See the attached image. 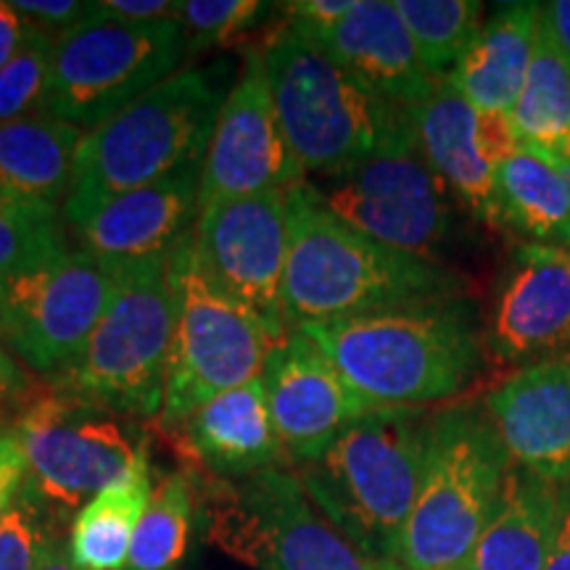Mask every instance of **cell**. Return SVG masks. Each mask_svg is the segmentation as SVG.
Segmentation results:
<instances>
[{"instance_id": "obj_7", "label": "cell", "mask_w": 570, "mask_h": 570, "mask_svg": "<svg viewBox=\"0 0 570 570\" xmlns=\"http://www.w3.org/2000/svg\"><path fill=\"white\" fill-rule=\"evenodd\" d=\"M512 460L487 407L449 404L428 428L423 481L394 562L404 570H454L487 529Z\"/></svg>"}, {"instance_id": "obj_6", "label": "cell", "mask_w": 570, "mask_h": 570, "mask_svg": "<svg viewBox=\"0 0 570 570\" xmlns=\"http://www.w3.org/2000/svg\"><path fill=\"white\" fill-rule=\"evenodd\" d=\"M198 487L204 537L254 570H396L370 558L317 508L294 468L273 465L240 479L185 470Z\"/></svg>"}, {"instance_id": "obj_14", "label": "cell", "mask_w": 570, "mask_h": 570, "mask_svg": "<svg viewBox=\"0 0 570 570\" xmlns=\"http://www.w3.org/2000/svg\"><path fill=\"white\" fill-rule=\"evenodd\" d=\"M190 238L206 277L225 296L254 312L283 344L291 336L283 312L288 190L202 206Z\"/></svg>"}, {"instance_id": "obj_45", "label": "cell", "mask_w": 570, "mask_h": 570, "mask_svg": "<svg viewBox=\"0 0 570 570\" xmlns=\"http://www.w3.org/2000/svg\"><path fill=\"white\" fill-rule=\"evenodd\" d=\"M396 570H404V568H399V566H396ZM454 570H462V568H454Z\"/></svg>"}, {"instance_id": "obj_17", "label": "cell", "mask_w": 570, "mask_h": 570, "mask_svg": "<svg viewBox=\"0 0 570 570\" xmlns=\"http://www.w3.org/2000/svg\"><path fill=\"white\" fill-rule=\"evenodd\" d=\"M262 383L277 439L294 465L323 458L346 425L375 407L296 327L283 344L273 346Z\"/></svg>"}, {"instance_id": "obj_26", "label": "cell", "mask_w": 570, "mask_h": 570, "mask_svg": "<svg viewBox=\"0 0 570 570\" xmlns=\"http://www.w3.org/2000/svg\"><path fill=\"white\" fill-rule=\"evenodd\" d=\"M494 223L523 235L525 244L570 248V190L544 151L520 146L499 167Z\"/></svg>"}, {"instance_id": "obj_36", "label": "cell", "mask_w": 570, "mask_h": 570, "mask_svg": "<svg viewBox=\"0 0 570 570\" xmlns=\"http://www.w3.org/2000/svg\"><path fill=\"white\" fill-rule=\"evenodd\" d=\"M11 6L35 30L51 32L56 38L80 27L90 17V3H77V0H13Z\"/></svg>"}, {"instance_id": "obj_38", "label": "cell", "mask_w": 570, "mask_h": 570, "mask_svg": "<svg viewBox=\"0 0 570 570\" xmlns=\"http://www.w3.org/2000/svg\"><path fill=\"white\" fill-rule=\"evenodd\" d=\"M356 0H296V3H281L288 17V24L302 32H323L338 24L341 19L354 11Z\"/></svg>"}, {"instance_id": "obj_39", "label": "cell", "mask_w": 570, "mask_h": 570, "mask_svg": "<svg viewBox=\"0 0 570 570\" xmlns=\"http://www.w3.org/2000/svg\"><path fill=\"white\" fill-rule=\"evenodd\" d=\"M27 458L17 433L0 431V520L13 508L27 483Z\"/></svg>"}, {"instance_id": "obj_2", "label": "cell", "mask_w": 570, "mask_h": 570, "mask_svg": "<svg viewBox=\"0 0 570 570\" xmlns=\"http://www.w3.org/2000/svg\"><path fill=\"white\" fill-rule=\"evenodd\" d=\"M462 294V277L428 256L396 252L341 223L309 180L288 190L285 325L327 323Z\"/></svg>"}, {"instance_id": "obj_35", "label": "cell", "mask_w": 570, "mask_h": 570, "mask_svg": "<svg viewBox=\"0 0 570 570\" xmlns=\"http://www.w3.org/2000/svg\"><path fill=\"white\" fill-rule=\"evenodd\" d=\"M35 396H38V386L32 377L27 375L17 356L0 344V431H11Z\"/></svg>"}, {"instance_id": "obj_22", "label": "cell", "mask_w": 570, "mask_h": 570, "mask_svg": "<svg viewBox=\"0 0 570 570\" xmlns=\"http://www.w3.org/2000/svg\"><path fill=\"white\" fill-rule=\"evenodd\" d=\"M180 452L196 462L194 470L217 479H240L283 465L285 452L269 415L262 377L209 399L175 433Z\"/></svg>"}, {"instance_id": "obj_29", "label": "cell", "mask_w": 570, "mask_h": 570, "mask_svg": "<svg viewBox=\"0 0 570 570\" xmlns=\"http://www.w3.org/2000/svg\"><path fill=\"white\" fill-rule=\"evenodd\" d=\"M196 487L188 473H164L151 491L125 570H177L194 531Z\"/></svg>"}, {"instance_id": "obj_10", "label": "cell", "mask_w": 570, "mask_h": 570, "mask_svg": "<svg viewBox=\"0 0 570 570\" xmlns=\"http://www.w3.org/2000/svg\"><path fill=\"white\" fill-rule=\"evenodd\" d=\"M27 487L51 515L80 512L101 491L148 465L142 420L119 415L48 383L13 425Z\"/></svg>"}, {"instance_id": "obj_40", "label": "cell", "mask_w": 570, "mask_h": 570, "mask_svg": "<svg viewBox=\"0 0 570 570\" xmlns=\"http://www.w3.org/2000/svg\"><path fill=\"white\" fill-rule=\"evenodd\" d=\"M32 32V24L11 3L0 0V69L9 63L21 46H24L27 35Z\"/></svg>"}, {"instance_id": "obj_43", "label": "cell", "mask_w": 570, "mask_h": 570, "mask_svg": "<svg viewBox=\"0 0 570 570\" xmlns=\"http://www.w3.org/2000/svg\"><path fill=\"white\" fill-rule=\"evenodd\" d=\"M38 570H80V568H77L75 560H71L69 547H61L59 541H56L51 550H48L46 560L40 562Z\"/></svg>"}, {"instance_id": "obj_5", "label": "cell", "mask_w": 570, "mask_h": 570, "mask_svg": "<svg viewBox=\"0 0 570 570\" xmlns=\"http://www.w3.org/2000/svg\"><path fill=\"white\" fill-rule=\"evenodd\" d=\"M273 104L306 175H338L412 127L410 109L386 101L294 27L265 48Z\"/></svg>"}, {"instance_id": "obj_4", "label": "cell", "mask_w": 570, "mask_h": 570, "mask_svg": "<svg viewBox=\"0 0 570 570\" xmlns=\"http://www.w3.org/2000/svg\"><path fill=\"white\" fill-rule=\"evenodd\" d=\"M225 98L204 69L175 71L151 92L85 132L63 219L77 230L111 198L204 164Z\"/></svg>"}, {"instance_id": "obj_3", "label": "cell", "mask_w": 570, "mask_h": 570, "mask_svg": "<svg viewBox=\"0 0 570 570\" xmlns=\"http://www.w3.org/2000/svg\"><path fill=\"white\" fill-rule=\"evenodd\" d=\"M431 417L425 407H373L323 458L294 468L317 508L370 558L394 562L423 481Z\"/></svg>"}, {"instance_id": "obj_12", "label": "cell", "mask_w": 570, "mask_h": 570, "mask_svg": "<svg viewBox=\"0 0 570 570\" xmlns=\"http://www.w3.org/2000/svg\"><path fill=\"white\" fill-rule=\"evenodd\" d=\"M122 283V265L82 248L0 283V344L56 375L82 352Z\"/></svg>"}, {"instance_id": "obj_11", "label": "cell", "mask_w": 570, "mask_h": 570, "mask_svg": "<svg viewBox=\"0 0 570 570\" xmlns=\"http://www.w3.org/2000/svg\"><path fill=\"white\" fill-rule=\"evenodd\" d=\"M185 56L177 19L125 24L88 17L56 38L42 111L90 132L173 77Z\"/></svg>"}, {"instance_id": "obj_37", "label": "cell", "mask_w": 570, "mask_h": 570, "mask_svg": "<svg viewBox=\"0 0 570 570\" xmlns=\"http://www.w3.org/2000/svg\"><path fill=\"white\" fill-rule=\"evenodd\" d=\"M180 3L173 0H98L90 3V17L101 21H125V24H154V21L177 19Z\"/></svg>"}, {"instance_id": "obj_15", "label": "cell", "mask_w": 570, "mask_h": 570, "mask_svg": "<svg viewBox=\"0 0 570 570\" xmlns=\"http://www.w3.org/2000/svg\"><path fill=\"white\" fill-rule=\"evenodd\" d=\"M304 183V167L277 119L265 56L248 51L244 75L225 96L206 146L198 209Z\"/></svg>"}, {"instance_id": "obj_20", "label": "cell", "mask_w": 570, "mask_h": 570, "mask_svg": "<svg viewBox=\"0 0 570 570\" xmlns=\"http://www.w3.org/2000/svg\"><path fill=\"white\" fill-rule=\"evenodd\" d=\"M202 167L180 169L106 202L75 230L82 252L117 265L173 252L198 217Z\"/></svg>"}, {"instance_id": "obj_21", "label": "cell", "mask_w": 570, "mask_h": 570, "mask_svg": "<svg viewBox=\"0 0 570 570\" xmlns=\"http://www.w3.org/2000/svg\"><path fill=\"white\" fill-rule=\"evenodd\" d=\"M304 35L325 48L348 75L404 109L423 104L439 85L425 71L407 27L389 0H356L354 11L331 30Z\"/></svg>"}, {"instance_id": "obj_9", "label": "cell", "mask_w": 570, "mask_h": 570, "mask_svg": "<svg viewBox=\"0 0 570 570\" xmlns=\"http://www.w3.org/2000/svg\"><path fill=\"white\" fill-rule=\"evenodd\" d=\"M169 254L122 262V283L82 352L51 386L135 420L159 417L173 341Z\"/></svg>"}, {"instance_id": "obj_32", "label": "cell", "mask_w": 570, "mask_h": 570, "mask_svg": "<svg viewBox=\"0 0 570 570\" xmlns=\"http://www.w3.org/2000/svg\"><path fill=\"white\" fill-rule=\"evenodd\" d=\"M53 48L56 35L32 27L24 46L0 69V125L42 111Z\"/></svg>"}, {"instance_id": "obj_24", "label": "cell", "mask_w": 570, "mask_h": 570, "mask_svg": "<svg viewBox=\"0 0 570 570\" xmlns=\"http://www.w3.org/2000/svg\"><path fill=\"white\" fill-rule=\"evenodd\" d=\"M541 3H504L483 21L479 35L446 77L475 109L510 117L533 59Z\"/></svg>"}, {"instance_id": "obj_8", "label": "cell", "mask_w": 570, "mask_h": 570, "mask_svg": "<svg viewBox=\"0 0 570 570\" xmlns=\"http://www.w3.org/2000/svg\"><path fill=\"white\" fill-rule=\"evenodd\" d=\"M169 285L175 304L173 341L164 402L154 428L177 433L209 399L262 377L277 341L254 312L206 277L190 230L169 252Z\"/></svg>"}, {"instance_id": "obj_44", "label": "cell", "mask_w": 570, "mask_h": 570, "mask_svg": "<svg viewBox=\"0 0 570 570\" xmlns=\"http://www.w3.org/2000/svg\"><path fill=\"white\" fill-rule=\"evenodd\" d=\"M547 156H550L552 159V164L554 167L560 169V175H562V180H566V185H568V190H570V138L566 140V142H560L558 148H552V151H544Z\"/></svg>"}, {"instance_id": "obj_13", "label": "cell", "mask_w": 570, "mask_h": 570, "mask_svg": "<svg viewBox=\"0 0 570 570\" xmlns=\"http://www.w3.org/2000/svg\"><path fill=\"white\" fill-rule=\"evenodd\" d=\"M309 185L341 223L396 252L433 259L452 230L449 190L420 154L412 127L370 159Z\"/></svg>"}, {"instance_id": "obj_34", "label": "cell", "mask_w": 570, "mask_h": 570, "mask_svg": "<svg viewBox=\"0 0 570 570\" xmlns=\"http://www.w3.org/2000/svg\"><path fill=\"white\" fill-rule=\"evenodd\" d=\"M265 11L267 6L259 0H183L177 21L188 40V51H202L246 35Z\"/></svg>"}, {"instance_id": "obj_19", "label": "cell", "mask_w": 570, "mask_h": 570, "mask_svg": "<svg viewBox=\"0 0 570 570\" xmlns=\"http://www.w3.org/2000/svg\"><path fill=\"white\" fill-rule=\"evenodd\" d=\"M483 407L512 465L570 481V356L518 367L489 391Z\"/></svg>"}, {"instance_id": "obj_18", "label": "cell", "mask_w": 570, "mask_h": 570, "mask_svg": "<svg viewBox=\"0 0 570 570\" xmlns=\"http://www.w3.org/2000/svg\"><path fill=\"white\" fill-rule=\"evenodd\" d=\"M483 344L502 365L570 356V248L520 244L512 252Z\"/></svg>"}, {"instance_id": "obj_16", "label": "cell", "mask_w": 570, "mask_h": 570, "mask_svg": "<svg viewBox=\"0 0 570 570\" xmlns=\"http://www.w3.org/2000/svg\"><path fill=\"white\" fill-rule=\"evenodd\" d=\"M410 117L420 154L449 196L483 223H494L497 173L520 148L510 117L475 109L449 80H439Z\"/></svg>"}, {"instance_id": "obj_33", "label": "cell", "mask_w": 570, "mask_h": 570, "mask_svg": "<svg viewBox=\"0 0 570 570\" xmlns=\"http://www.w3.org/2000/svg\"><path fill=\"white\" fill-rule=\"evenodd\" d=\"M51 512L42 508L35 491L24 483L13 508L0 520V570H38L56 544L48 525Z\"/></svg>"}, {"instance_id": "obj_31", "label": "cell", "mask_w": 570, "mask_h": 570, "mask_svg": "<svg viewBox=\"0 0 570 570\" xmlns=\"http://www.w3.org/2000/svg\"><path fill=\"white\" fill-rule=\"evenodd\" d=\"M69 254L61 209L0 202V283Z\"/></svg>"}, {"instance_id": "obj_1", "label": "cell", "mask_w": 570, "mask_h": 570, "mask_svg": "<svg viewBox=\"0 0 570 570\" xmlns=\"http://www.w3.org/2000/svg\"><path fill=\"white\" fill-rule=\"evenodd\" d=\"M375 407H425L458 396L481 370L475 306L444 296L296 325Z\"/></svg>"}, {"instance_id": "obj_27", "label": "cell", "mask_w": 570, "mask_h": 570, "mask_svg": "<svg viewBox=\"0 0 570 570\" xmlns=\"http://www.w3.org/2000/svg\"><path fill=\"white\" fill-rule=\"evenodd\" d=\"M154 491L151 465L90 499L75 515L69 554L80 570H125L132 537Z\"/></svg>"}, {"instance_id": "obj_42", "label": "cell", "mask_w": 570, "mask_h": 570, "mask_svg": "<svg viewBox=\"0 0 570 570\" xmlns=\"http://www.w3.org/2000/svg\"><path fill=\"white\" fill-rule=\"evenodd\" d=\"M544 570H570V481L560 483V520Z\"/></svg>"}, {"instance_id": "obj_23", "label": "cell", "mask_w": 570, "mask_h": 570, "mask_svg": "<svg viewBox=\"0 0 570 570\" xmlns=\"http://www.w3.org/2000/svg\"><path fill=\"white\" fill-rule=\"evenodd\" d=\"M560 520V483L512 465L462 570H544Z\"/></svg>"}, {"instance_id": "obj_25", "label": "cell", "mask_w": 570, "mask_h": 570, "mask_svg": "<svg viewBox=\"0 0 570 570\" xmlns=\"http://www.w3.org/2000/svg\"><path fill=\"white\" fill-rule=\"evenodd\" d=\"M85 130L38 111L0 125V202L59 206L75 180Z\"/></svg>"}, {"instance_id": "obj_30", "label": "cell", "mask_w": 570, "mask_h": 570, "mask_svg": "<svg viewBox=\"0 0 570 570\" xmlns=\"http://www.w3.org/2000/svg\"><path fill=\"white\" fill-rule=\"evenodd\" d=\"M394 6L428 75L446 80L481 30L483 6L475 0H396Z\"/></svg>"}, {"instance_id": "obj_41", "label": "cell", "mask_w": 570, "mask_h": 570, "mask_svg": "<svg viewBox=\"0 0 570 570\" xmlns=\"http://www.w3.org/2000/svg\"><path fill=\"white\" fill-rule=\"evenodd\" d=\"M539 21L544 24V30L550 32V38L562 59L570 63V0H552V3H541Z\"/></svg>"}, {"instance_id": "obj_28", "label": "cell", "mask_w": 570, "mask_h": 570, "mask_svg": "<svg viewBox=\"0 0 570 570\" xmlns=\"http://www.w3.org/2000/svg\"><path fill=\"white\" fill-rule=\"evenodd\" d=\"M520 146L552 151L570 138V63L539 21L533 59L510 111Z\"/></svg>"}]
</instances>
